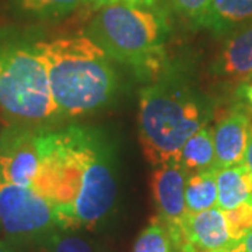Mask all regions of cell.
<instances>
[{"instance_id": "1", "label": "cell", "mask_w": 252, "mask_h": 252, "mask_svg": "<svg viewBox=\"0 0 252 252\" xmlns=\"http://www.w3.org/2000/svg\"><path fill=\"white\" fill-rule=\"evenodd\" d=\"M41 164L31 188L55 205L58 227L73 231L94 228L117 202L114 152L95 127H42Z\"/></svg>"}, {"instance_id": "2", "label": "cell", "mask_w": 252, "mask_h": 252, "mask_svg": "<svg viewBox=\"0 0 252 252\" xmlns=\"http://www.w3.org/2000/svg\"><path fill=\"white\" fill-rule=\"evenodd\" d=\"M62 117L90 114L115 97L118 77L105 51L84 34L35 42Z\"/></svg>"}, {"instance_id": "3", "label": "cell", "mask_w": 252, "mask_h": 252, "mask_svg": "<svg viewBox=\"0 0 252 252\" xmlns=\"http://www.w3.org/2000/svg\"><path fill=\"white\" fill-rule=\"evenodd\" d=\"M210 109L196 90L180 77L165 76L140 91L139 139L154 167L178 162L181 149L205 127Z\"/></svg>"}, {"instance_id": "4", "label": "cell", "mask_w": 252, "mask_h": 252, "mask_svg": "<svg viewBox=\"0 0 252 252\" xmlns=\"http://www.w3.org/2000/svg\"><path fill=\"white\" fill-rule=\"evenodd\" d=\"M167 34L168 24L162 13L121 0L97 10L87 30V35L111 59L130 66L143 79L161 70Z\"/></svg>"}, {"instance_id": "5", "label": "cell", "mask_w": 252, "mask_h": 252, "mask_svg": "<svg viewBox=\"0 0 252 252\" xmlns=\"http://www.w3.org/2000/svg\"><path fill=\"white\" fill-rule=\"evenodd\" d=\"M0 114L10 124L34 126L62 118L35 42L0 36Z\"/></svg>"}, {"instance_id": "6", "label": "cell", "mask_w": 252, "mask_h": 252, "mask_svg": "<svg viewBox=\"0 0 252 252\" xmlns=\"http://www.w3.org/2000/svg\"><path fill=\"white\" fill-rule=\"evenodd\" d=\"M0 228L20 248L42 243L58 227L55 205L35 189L0 182Z\"/></svg>"}, {"instance_id": "7", "label": "cell", "mask_w": 252, "mask_h": 252, "mask_svg": "<svg viewBox=\"0 0 252 252\" xmlns=\"http://www.w3.org/2000/svg\"><path fill=\"white\" fill-rule=\"evenodd\" d=\"M45 126L10 124L0 133V182L31 188L41 164L39 133Z\"/></svg>"}, {"instance_id": "8", "label": "cell", "mask_w": 252, "mask_h": 252, "mask_svg": "<svg viewBox=\"0 0 252 252\" xmlns=\"http://www.w3.org/2000/svg\"><path fill=\"white\" fill-rule=\"evenodd\" d=\"M180 231L178 252H230L235 245L228 233L224 213L219 207L187 213Z\"/></svg>"}, {"instance_id": "9", "label": "cell", "mask_w": 252, "mask_h": 252, "mask_svg": "<svg viewBox=\"0 0 252 252\" xmlns=\"http://www.w3.org/2000/svg\"><path fill=\"white\" fill-rule=\"evenodd\" d=\"M188 174L178 162H168L154 168L150 188L157 217L161 219L170 230H178L187 216L185 184Z\"/></svg>"}, {"instance_id": "10", "label": "cell", "mask_w": 252, "mask_h": 252, "mask_svg": "<svg viewBox=\"0 0 252 252\" xmlns=\"http://www.w3.org/2000/svg\"><path fill=\"white\" fill-rule=\"evenodd\" d=\"M250 127L251 119L238 109H234L219 119L212 130L216 170L243 164Z\"/></svg>"}, {"instance_id": "11", "label": "cell", "mask_w": 252, "mask_h": 252, "mask_svg": "<svg viewBox=\"0 0 252 252\" xmlns=\"http://www.w3.org/2000/svg\"><path fill=\"white\" fill-rule=\"evenodd\" d=\"M213 73L228 83H247L252 76V23L227 35Z\"/></svg>"}, {"instance_id": "12", "label": "cell", "mask_w": 252, "mask_h": 252, "mask_svg": "<svg viewBox=\"0 0 252 252\" xmlns=\"http://www.w3.org/2000/svg\"><path fill=\"white\" fill-rule=\"evenodd\" d=\"M252 23V0H212L198 27L227 36Z\"/></svg>"}, {"instance_id": "13", "label": "cell", "mask_w": 252, "mask_h": 252, "mask_svg": "<svg viewBox=\"0 0 252 252\" xmlns=\"http://www.w3.org/2000/svg\"><path fill=\"white\" fill-rule=\"evenodd\" d=\"M217 205L220 210H230L252 200V174L244 164L219 168L216 171Z\"/></svg>"}, {"instance_id": "14", "label": "cell", "mask_w": 252, "mask_h": 252, "mask_svg": "<svg viewBox=\"0 0 252 252\" xmlns=\"http://www.w3.org/2000/svg\"><path fill=\"white\" fill-rule=\"evenodd\" d=\"M178 164L188 175L215 168L213 133L206 126L189 137L181 149Z\"/></svg>"}, {"instance_id": "15", "label": "cell", "mask_w": 252, "mask_h": 252, "mask_svg": "<svg viewBox=\"0 0 252 252\" xmlns=\"http://www.w3.org/2000/svg\"><path fill=\"white\" fill-rule=\"evenodd\" d=\"M216 168L190 174L185 184V205L188 213H198L217 205Z\"/></svg>"}, {"instance_id": "16", "label": "cell", "mask_w": 252, "mask_h": 252, "mask_svg": "<svg viewBox=\"0 0 252 252\" xmlns=\"http://www.w3.org/2000/svg\"><path fill=\"white\" fill-rule=\"evenodd\" d=\"M133 252H178L170 228L156 216L136 238Z\"/></svg>"}, {"instance_id": "17", "label": "cell", "mask_w": 252, "mask_h": 252, "mask_svg": "<svg viewBox=\"0 0 252 252\" xmlns=\"http://www.w3.org/2000/svg\"><path fill=\"white\" fill-rule=\"evenodd\" d=\"M81 3L83 0H14L21 13L41 20L67 16Z\"/></svg>"}, {"instance_id": "18", "label": "cell", "mask_w": 252, "mask_h": 252, "mask_svg": "<svg viewBox=\"0 0 252 252\" xmlns=\"http://www.w3.org/2000/svg\"><path fill=\"white\" fill-rule=\"evenodd\" d=\"M39 244H44L49 252H99L84 238L61 228L54 230Z\"/></svg>"}, {"instance_id": "19", "label": "cell", "mask_w": 252, "mask_h": 252, "mask_svg": "<svg viewBox=\"0 0 252 252\" xmlns=\"http://www.w3.org/2000/svg\"><path fill=\"white\" fill-rule=\"evenodd\" d=\"M228 233L235 243L252 230V200L223 212Z\"/></svg>"}, {"instance_id": "20", "label": "cell", "mask_w": 252, "mask_h": 252, "mask_svg": "<svg viewBox=\"0 0 252 252\" xmlns=\"http://www.w3.org/2000/svg\"><path fill=\"white\" fill-rule=\"evenodd\" d=\"M212 0H172L175 11L198 26L209 9Z\"/></svg>"}, {"instance_id": "21", "label": "cell", "mask_w": 252, "mask_h": 252, "mask_svg": "<svg viewBox=\"0 0 252 252\" xmlns=\"http://www.w3.org/2000/svg\"><path fill=\"white\" fill-rule=\"evenodd\" d=\"M230 252H252V230L240 238Z\"/></svg>"}, {"instance_id": "22", "label": "cell", "mask_w": 252, "mask_h": 252, "mask_svg": "<svg viewBox=\"0 0 252 252\" xmlns=\"http://www.w3.org/2000/svg\"><path fill=\"white\" fill-rule=\"evenodd\" d=\"M243 164L248 168V171L252 174V125L250 127V133H248V142H247L245 153H244Z\"/></svg>"}, {"instance_id": "23", "label": "cell", "mask_w": 252, "mask_h": 252, "mask_svg": "<svg viewBox=\"0 0 252 252\" xmlns=\"http://www.w3.org/2000/svg\"><path fill=\"white\" fill-rule=\"evenodd\" d=\"M115 1H119V0H83V4H86L90 10H99L101 7L107 6V4H111V3H115Z\"/></svg>"}, {"instance_id": "24", "label": "cell", "mask_w": 252, "mask_h": 252, "mask_svg": "<svg viewBox=\"0 0 252 252\" xmlns=\"http://www.w3.org/2000/svg\"><path fill=\"white\" fill-rule=\"evenodd\" d=\"M129 6H135V7H153V4L157 0H121Z\"/></svg>"}, {"instance_id": "25", "label": "cell", "mask_w": 252, "mask_h": 252, "mask_svg": "<svg viewBox=\"0 0 252 252\" xmlns=\"http://www.w3.org/2000/svg\"><path fill=\"white\" fill-rule=\"evenodd\" d=\"M0 252H20V247L7 240H0Z\"/></svg>"}, {"instance_id": "26", "label": "cell", "mask_w": 252, "mask_h": 252, "mask_svg": "<svg viewBox=\"0 0 252 252\" xmlns=\"http://www.w3.org/2000/svg\"><path fill=\"white\" fill-rule=\"evenodd\" d=\"M243 90H244V95H245L247 101H248V102L252 105V83L251 84H248V86H245Z\"/></svg>"}, {"instance_id": "27", "label": "cell", "mask_w": 252, "mask_h": 252, "mask_svg": "<svg viewBox=\"0 0 252 252\" xmlns=\"http://www.w3.org/2000/svg\"><path fill=\"white\" fill-rule=\"evenodd\" d=\"M36 247H38V248H36V252H49L48 251V248H46L44 244H38Z\"/></svg>"}, {"instance_id": "28", "label": "cell", "mask_w": 252, "mask_h": 252, "mask_svg": "<svg viewBox=\"0 0 252 252\" xmlns=\"http://www.w3.org/2000/svg\"><path fill=\"white\" fill-rule=\"evenodd\" d=\"M251 83H252V76H251V77H250V80L247 81V84H251Z\"/></svg>"}, {"instance_id": "29", "label": "cell", "mask_w": 252, "mask_h": 252, "mask_svg": "<svg viewBox=\"0 0 252 252\" xmlns=\"http://www.w3.org/2000/svg\"><path fill=\"white\" fill-rule=\"evenodd\" d=\"M0 234H1V228H0Z\"/></svg>"}]
</instances>
